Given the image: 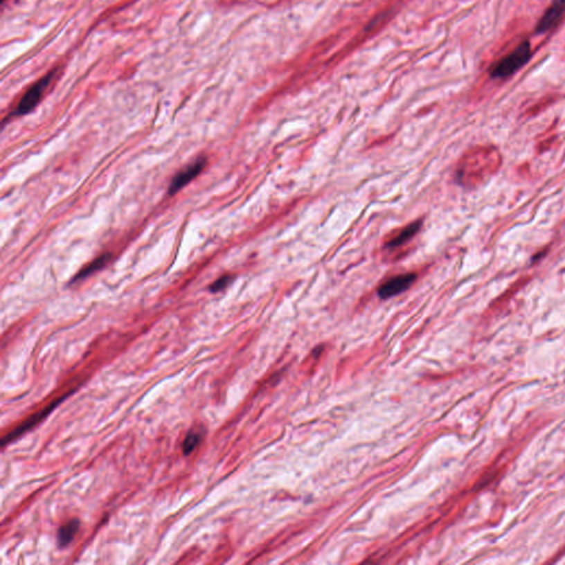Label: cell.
<instances>
[{
	"instance_id": "1",
	"label": "cell",
	"mask_w": 565,
	"mask_h": 565,
	"mask_svg": "<svg viewBox=\"0 0 565 565\" xmlns=\"http://www.w3.org/2000/svg\"><path fill=\"white\" fill-rule=\"evenodd\" d=\"M499 165V152L494 147H476L459 163L457 181L465 187H475L494 174Z\"/></svg>"
},
{
	"instance_id": "2",
	"label": "cell",
	"mask_w": 565,
	"mask_h": 565,
	"mask_svg": "<svg viewBox=\"0 0 565 565\" xmlns=\"http://www.w3.org/2000/svg\"><path fill=\"white\" fill-rule=\"evenodd\" d=\"M60 73V69L55 68L50 71L49 73L42 76L41 79L33 83L30 87H28L25 94L20 98L19 103L17 104L16 109L11 111L9 117H20L27 115L33 111L38 106L41 100L44 98L46 91L49 90L53 82L57 79V75Z\"/></svg>"
},
{
	"instance_id": "3",
	"label": "cell",
	"mask_w": 565,
	"mask_h": 565,
	"mask_svg": "<svg viewBox=\"0 0 565 565\" xmlns=\"http://www.w3.org/2000/svg\"><path fill=\"white\" fill-rule=\"evenodd\" d=\"M532 57L531 44L526 40L517 46L510 55L494 63L490 69V75L492 79H507L523 68Z\"/></svg>"
},
{
	"instance_id": "4",
	"label": "cell",
	"mask_w": 565,
	"mask_h": 565,
	"mask_svg": "<svg viewBox=\"0 0 565 565\" xmlns=\"http://www.w3.org/2000/svg\"><path fill=\"white\" fill-rule=\"evenodd\" d=\"M207 157L201 156V157L197 158L196 161L191 163L189 166L182 169L181 172H178L176 176L172 178V183L169 186L168 192L170 196H174V193L181 190L182 188L187 186L191 180L195 179L196 177L200 174V172L204 170V167L207 166Z\"/></svg>"
},
{
	"instance_id": "5",
	"label": "cell",
	"mask_w": 565,
	"mask_h": 565,
	"mask_svg": "<svg viewBox=\"0 0 565 565\" xmlns=\"http://www.w3.org/2000/svg\"><path fill=\"white\" fill-rule=\"evenodd\" d=\"M416 278L418 276L414 273H405V274L397 275V276L390 278L379 287V297L381 299H388L397 296L403 292L408 291L409 288L413 285Z\"/></svg>"
},
{
	"instance_id": "6",
	"label": "cell",
	"mask_w": 565,
	"mask_h": 565,
	"mask_svg": "<svg viewBox=\"0 0 565 565\" xmlns=\"http://www.w3.org/2000/svg\"><path fill=\"white\" fill-rule=\"evenodd\" d=\"M565 12V0H553L549 8L546 9L544 16L541 17L538 25L535 27V33L544 35L551 30L552 28L560 21Z\"/></svg>"
},
{
	"instance_id": "7",
	"label": "cell",
	"mask_w": 565,
	"mask_h": 565,
	"mask_svg": "<svg viewBox=\"0 0 565 565\" xmlns=\"http://www.w3.org/2000/svg\"><path fill=\"white\" fill-rule=\"evenodd\" d=\"M62 400L63 397L62 399L57 400V401H55V403H52V404L49 405V406H46V409H44V410L40 411L39 413L35 414V415L31 416L30 419L28 420V421L24 422V423H22L19 427H17V429H15V431H12V432L9 433V434L7 435V436H6L5 438H3V445H6V444H8L9 442H11V440H14L15 438H18V436H20V435H21L22 433L26 432L27 429H30V427H35V424L38 423V422H40L41 420L44 419V418H46V414H49L50 412H51V411L55 408V405L59 404V402H61Z\"/></svg>"
},
{
	"instance_id": "8",
	"label": "cell",
	"mask_w": 565,
	"mask_h": 565,
	"mask_svg": "<svg viewBox=\"0 0 565 565\" xmlns=\"http://www.w3.org/2000/svg\"><path fill=\"white\" fill-rule=\"evenodd\" d=\"M421 226L422 220L415 221V222L409 224L408 226H405L402 231L386 242V249H397V247L402 246L405 243L409 242L410 240L415 237V234L420 231Z\"/></svg>"
},
{
	"instance_id": "9",
	"label": "cell",
	"mask_w": 565,
	"mask_h": 565,
	"mask_svg": "<svg viewBox=\"0 0 565 565\" xmlns=\"http://www.w3.org/2000/svg\"><path fill=\"white\" fill-rule=\"evenodd\" d=\"M111 258V254H109V253H106V254H103V255L100 256V258H96V260L91 262L89 265L83 267V269H82L81 271H80V272L78 273L75 276H74L73 280H72V282H79V280H84V278H87V276H90V275L98 272V271H100V269H102L104 267H106V264L109 263Z\"/></svg>"
},
{
	"instance_id": "10",
	"label": "cell",
	"mask_w": 565,
	"mask_h": 565,
	"mask_svg": "<svg viewBox=\"0 0 565 565\" xmlns=\"http://www.w3.org/2000/svg\"><path fill=\"white\" fill-rule=\"evenodd\" d=\"M79 528L80 520L78 519L71 520L68 523L62 526V527L59 529V531H57V546H60V548H64V546L71 544V542L73 541L76 533L79 531Z\"/></svg>"
},
{
	"instance_id": "11",
	"label": "cell",
	"mask_w": 565,
	"mask_h": 565,
	"mask_svg": "<svg viewBox=\"0 0 565 565\" xmlns=\"http://www.w3.org/2000/svg\"><path fill=\"white\" fill-rule=\"evenodd\" d=\"M202 434L201 432H197V431H190L186 436L183 443H182V451L183 454L190 455L195 449L198 447L199 444L201 443Z\"/></svg>"
},
{
	"instance_id": "12",
	"label": "cell",
	"mask_w": 565,
	"mask_h": 565,
	"mask_svg": "<svg viewBox=\"0 0 565 565\" xmlns=\"http://www.w3.org/2000/svg\"><path fill=\"white\" fill-rule=\"evenodd\" d=\"M232 280H233V276H232V275L221 276L220 278H217L213 284L210 285V292H212V293H217V292L223 291L224 288L228 287V286L231 284Z\"/></svg>"
}]
</instances>
